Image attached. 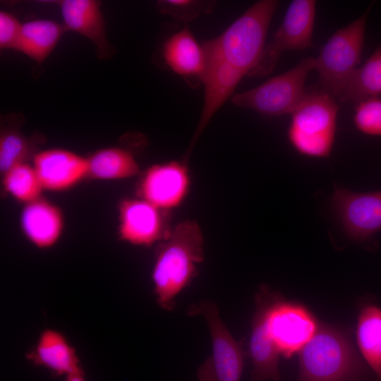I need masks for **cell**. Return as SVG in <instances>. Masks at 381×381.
Segmentation results:
<instances>
[{
    "mask_svg": "<svg viewBox=\"0 0 381 381\" xmlns=\"http://www.w3.org/2000/svg\"><path fill=\"white\" fill-rule=\"evenodd\" d=\"M265 323L280 355L286 358L298 353L319 327L316 318L305 306L286 301L270 289Z\"/></svg>",
    "mask_w": 381,
    "mask_h": 381,
    "instance_id": "8",
    "label": "cell"
},
{
    "mask_svg": "<svg viewBox=\"0 0 381 381\" xmlns=\"http://www.w3.org/2000/svg\"><path fill=\"white\" fill-rule=\"evenodd\" d=\"M44 190H68L87 177V157L62 148L37 152L32 157Z\"/></svg>",
    "mask_w": 381,
    "mask_h": 381,
    "instance_id": "14",
    "label": "cell"
},
{
    "mask_svg": "<svg viewBox=\"0 0 381 381\" xmlns=\"http://www.w3.org/2000/svg\"><path fill=\"white\" fill-rule=\"evenodd\" d=\"M267 286H262L255 296L256 309L252 320L249 356L253 368L251 381H279L280 353L270 336L265 323Z\"/></svg>",
    "mask_w": 381,
    "mask_h": 381,
    "instance_id": "15",
    "label": "cell"
},
{
    "mask_svg": "<svg viewBox=\"0 0 381 381\" xmlns=\"http://www.w3.org/2000/svg\"><path fill=\"white\" fill-rule=\"evenodd\" d=\"M20 226L26 238L37 248L54 246L64 230L62 211L42 197L25 204L20 214Z\"/></svg>",
    "mask_w": 381,
    "mask_h": 381,
    "instance_id": "17",
    "label": "cell"
},
{
    "mask_svg": "<svg viewBox=\"0 0 381 381\" xmlns=\"http://www.w3.org/2000/svg\"><path fill=\"white\" fill-rule=\"evenodd\" d=\"M338 107L322 90L306 92L291 113L289 142L300 155L326 158L331 153L337 128Z\"/></svg>",
    "mask_w": 381,
    "mask_h": 381,
    "instance_id": "4",
    "label": "cell"
},
{
    "mask_svg": "<svg viewBox=\"0 0 381 381\" xmlns=\"http://www.w3.org/2000/svg\"><path fill=\"white\" fill-rule=\"evenodd\" d=\"M203 236L198 223L180 222L157 249L152 279L157 304L169 311L177 296L197 273L204 259Z\"/></svg>",
    "mask_w": 381,
    "mask_h": 381,
    "instance_id": "1",
    "label": "cell"
},
{
    "mask_svg": "<svg viewBox=\"0 0 381 381\" xmlns=\"http://www.w3.org/2000/svg\"><path fill=\"white\" fill-rule=\"evenodd\" d=\"M202 45L206 56L205 70L200 78L205 87L204 102L198 123L186 155V159L213 116L234 93L245 76L239 70Z\"/></svg>",
    "mask_w": 381,
    "mask_h": 381,
    "instance_id": "11",
    "label": "cell"
},
{
    "mask_svg": "<svg viewBox=\"0 0 381 381\" xmlns=\"http://www.w3.org/2000/svg\"><path fill=\"white\" fill-rule=\"evenodd\" d=\"M64 27L49 19H35L23 23L16 50L32 60L44 61L61 40Z\"/></svg>",
    "mask_w": 381,
    "mask_h": 381,
    "instance_id": "20",
    "label": "cell"
},
{
    "mask_svg": "<svg viewBox=\"0 0 381 381\" xmlns=\"http://www.w3.org/2000/svg\"><path fill=\"white\" fill-rule=\"evenodd\" d=\"M298 381H366L368 370L349 337L338 329L319 325L298 352Z\"/></svg>",
    "mask_w": 381,
    "mask_h": 381,
    "instance_id": "2",
    "label": "cell"
},
{
    "mask_svg": "<svg viewBox=\"0 0 381 381\" xmlns=\"http://www.w3.org/2000/svg\"><path fill=\"white\" fill-rule=\"evenodd\" d=\"M331 203L349 238L365 241L381 230V190L356 193L334 186Z\"/></svg>",
    "mask_w": 381,
    "mask_h": 381,
    "instance_id": "10",
    "label": "cell"
},
{
    "mask_svg": "<svg viewBox=\"0 0 381 381\" xmlns=\"http://www.w3.org/2000/svg\"><path fill=\"white\" fill-rule=\"evenodd\" d=\"M278 5L276 0L257 1L219 36L204 45L245 76H252L262 56L267 31Z\"/></svg>",
    "mask_w": 381,
    "mask_h": 381,
    "instance_id": "3",
    "label": "cell"
},
{
    "mask_svg": "<svg viewBox=\"0 0 381 381\" xmlns=\"http://www.w3.org/2000/svg\"><path fill=\"white\" fill-rule=\"evenodd\" d=\"M314 68L315 58H304L291 69L234 95L231 101L237 107L255 111L264 116L291 114L305 95L306 78Z\"/></svg>",
    "mask_w": 381,
    "mask_h": 381,
    "instance_id": "6",
    "label": "cell"
},
{
    "mask_svg": "<svg viewBox=\"0 0 381 381\" xmlns=\"http://www.w3.org/2000/svg\"><path fill=\"white\" fill-rule=\"evenodd\" d=\"M356 339L368 365L381 381V308L369 304L363 306L358 315Z\"/></svg>",
    "mask_w": 381,
    "mask_h": 381,
    "instance_id": "22",
    "label": "cell"
},
{
    "mask_svg": "<svg viewBox=\"0 0 381 381\" xmlns=\"http://www.w3.org/2000/svg\"><path fill=\"white\" fill-rule=\"evenodd\" d=\"M190 184L186 162L171 161L148 168L138 190L140 198L167 211L181 204L188 193Z\"/></svg>",
    "mask_w": 381,
    "mask_h": 381,
    "instance_id": "12",
    "label": "cell"
},
{
    "mask_svg": "<svg viewBox=\"0 0 381 381\" xmlns=\"http://www.w3.org/2000/svg\"><path fill=\"white\" fill-rule=\"evenodd\" d=\"M353 122L362 133L381 136V98H369L357 103Z\"/></svg>",
    "mask_w": 381,
    "mask_h": 381,
    "instance_id": "26",
    "label": "cell"
},
{
    "mask_svg": "<svg viewBox=\"0 0 381 381\" xmlns=\"http://www.w3.org/2000/svg\"><path fill=\"white\" fill-rule=\"evenodd\" d=\"M162 55L166 64L174 73L200 80L205 67V52L203 45L188 28L175 32L167 40Z\"/></svg>",
    "mask_w": 381,
    "mask_h": 381,
    "instance_id": "19",
    "label": "cell"
},
{
    "mask_svg": "<svg viewBox=\"0 0 381 381\" xmlns=\"http://www.w3.org/2000/svg\"><path fill=\"white\" fill-rule=\"evenodd\" d=\"M214 5L212 1L194 0H165L157 3L162 13L183 21L191 20L202 13L211 12Z\"/></svg>",
    "mask_w": 381,
    "mask_h": 381,
    "instance_id": "27",
    "label": "cell"
},
{
    "mask_svg": "<svg viewBox=\"0 0 381 381\" xmlns=\"http://www.w3.org/2000/svg\"><path fill=\"white\" fill-rule=\"evenodd\" d=\"M28 138L14 129H4L0 135V171L2 173L13 166L28 162L32 154Z\"/></svg>",
    "mask_w": 381,
    "mask_h": 381,
    "instance_id": "25",
    "label": "cell"
},
{
    "mask_svg": "<svg viewBox=\"0 0 381 381\" xmlns=\"http://www.w3.org/2000/svg\"><path fill=\"white\" fill-rule=\"evenodd\" d=\"M87 177L100 180H120L140 172L133 154L127 149L111 147L100 149L87 157Z\"/></svg>",
    "mask_w": 381,
    "mask_h": 381,
    "instance_id": "21",
    "label": "cell"
},
{
    "mask_svg": "<svg viewBox=\"0 0 381 381\" xmlns=\"http://www.w3.org/2000/svg\"><path fill=\"white\" fill-rule=\"evenodd\" d=\"M381 95V44L350 75L339 99L357 103Z\"/></svg>",
    "mask_w": 381,
    "mask_h": 381,
    "instance_id": "23",
    "label": "cell"
},
{
    "mask_svg": "<svg viewBox=\"0 0 381 381\" xmlns=\"http://www.w3.org/2000/svg\"><path fill=\"white\" fill-rule=\"evenodd\" d=\"M60 10L65 27L87 38L96 47L99 57L110 56L101 4L95 0H64Z\"/></svg>",
    "mask_w": 381,
    "mask_h": 381,
    "instance_id": "16",
    "label": "cell"
},
{
    "mask_svg": "<svg viewBox=\"0 0 381 381\" xmlns=\"http://www.w3.org/2000/svg\"><path fill=\"white\" fill-rule=\"evenodd\" d=\"M189 313L205 318L212 341V354L198 368L197 381H241L243 369L241 344L223 322L217 306L212 301H202L193 306Z\"/></svg>",
    "mask_w": 381,
    "mask_h": 381,
    "instance_id": "7",
    "label": "cell"
},
{
    "mask_svg": "<svg viewBox=\"0 0 381 381\" xmlns=\"http://www.w3.org/2000/svg\"><path fill=\"white\" fill-rule=\"evenodd\" d=\"M66 381H86L83 370L66 377Z\"/></svg>",
    "mask_w": 381,
    "mask_h": 381,
    "instance_id": "29",
    "label": "cell"
},
{
    "mask_svg": "<svg viewBox=\"0 0 381 381\" xmlns=\"http://www.w3.org/2000/svg\"><path fill=\"white\" fill-rule=\"evenodd\" d=\"M164 212L142 198L123 200L119 205L120 238L141 246L165 240L171 231L168 230Z\"/></svg>",
    "mask_w": 381,
    "mask_h": 381,
    "instance_id": "13",
    "label": "cell"
},
{
    "mask_svg": "<svg viewBox=\"0 0 381 381\" xmlns=\"http://www.w3.org/2000/svg\"><path fill=\"white\" fill-rule=\"evenodd\" d=\"M315 8L314 0L291 2L271 42L266 44L261 60L252 76L270 73L284 52L303 50L313 46Z\"/></svg>",
    "mask_w": 381,
    "mask_h": 381,
    "instance_id": "9",
    "label": "cell"
},
{
    "mask_svg": "<svg viewBox=\"0 0 381 381\" xmlns=\"http://www.w3.org/2000/svg\"><path fill=\"white\" fill-rule=\"evenodd\" d=\"M23 23L11 13L0 12V49L16 50Z\"/></svg>",
    "mask_w": 381,
    "mask_h": 381,
    "instance_id": "28",
    "label": "cell"
},
{
    "mask_svg": "<svg viewBox=\"0 0 381 381\" xmlns=\"http://www.w3.org/2000/svg\"><path fill=\"white\" fill-rule=\"evenodd\" d=\"M28 358L56 376L67 377L83 370L75 349L61 332L54 329L41 332Z\"/></svg>",
    "mask_w": 381,
    "mask_h": 381,
    "instance_id": "18",
    "label": "cell"
},
{
    "mask_svg": "<svg viewBox=\"0 0 381 381\" xmlns=\"http://www.w3.org/2000/svg\"><path fill=\"white\" fill-rule=\"evenodd\" d=\"M370 10L337 30L315 58L314 69L323 90L334 98H340L350 75L359 66Z\"/></svg>",
    "mask_w": 381,
    "mask_h": 381,
    "instance_id": "5",
    "label": "cell"
},
{
    "mask_svg": "<svg viewBox=\"0 0 381 381\" xmlns=\"http://www.w3.org/2000/svg\"><path fill=\"white\" fill-rule=\"evenodd\" d=\"M4 190L16 200L25 204L41 198L44 188L32 164H16L2 173Z\"/></svg>",
    "mask_w": 381,
    "mask_h": 381,
    "instance_id": "24",
    "label": "cell"
}]
</instances>
